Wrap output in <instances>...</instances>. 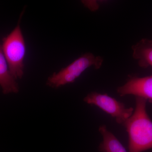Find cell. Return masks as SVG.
Segmentation results:
<instances>
[{
    "instance_id": "cell-1",
    "label": "cell",
    "mask_w": 152,
    "mask_h": 152,
    "mask_svg": "<svg viewBox=\"0 0 152 152\" xmlns=\"http://www.w3.org/2000/svg\"><path fill=\"white\" fill-rule=\"evenodd\" d=\"M145 99L136 97L135 108L125 122L129 136V152H143L152 148V121L146 111Z\"/></svg>"
},
{
    "instance_id": "cell-2",
    "label": "cell",
    "mask_w": 152,
    "mask_h": 152,
    "mask_svg": "<svg viewBox=\"0 0 152 152\" xmlns=\"http://www.w3.org/2000/svg\"><path fill=\"white\" fill-rule=\"evenodd\" d=\"M1 47L11 74L16 80L22 78L24 75V61L26 49L19 23L8 35L4 38Z\"/></svg>"
},
{
    "instance_id": "cell-3",
    "label": "cell",
    "mask_w": 152,
    "mask_h": 152,
    "mask_svg": "<svg viewBox=\"0 0 152 152\" xmlns=\"http://www.w3.org/2000/svg\"><path fill=\"white\" fill-rule=\"evenodd\" d=\"M103 61V59L101 56H96L91 53H87L58 72L54 73L49 77L47 84L52 88H58L72 83L90 67L99 69Z\"/></svg>"
},
{
    "instance_id": "cell-4",
    "label": "cell",
    "mask_w": 152,
    "mask_h": 152,
    "mask_svg": "<svg viewBox=\"0 0 152 152\" xmlns=\"http://www.w3.org/2000/svg\"><path fill=\"white\" fill-rule=\"evenodd\" d=\"M84 101L89 104L97 106L114 118L118 124L123 126L134 111L133 108L126 107L124 103L107 94L93 92L87 95Z\"/></svg>"
},
{
    "instance_id": "cell-5",
    "label": "cell",
    "mask_w": 152,
    "mask_h": 152,
    "mask_svg": "<svg viewBox=\"0 0 152 152\" xmlns=\"http://www.w3.org/2000/svg\"><path fill=\"white\" fill-rule=\"evenodd\" d=\"M121 96L133 95L152 103V75L138 77H130L126 84L117 89Z\"/></svg>"
},
{
    "instance_id": "cell-6",
    "label": "cell",
    "mask_w": 152,
    "mask_h": 152,
    "mask_svg": "<svg viewBox=\"0 0 152 152\" xmlns=\"http://www.w3.org/2000/svg\"><path fill=\"white\" fill-rule=\"evenodd\" d=\"M0 86L4 94L17 93L19 87L16 79L11 74L7 62L0 44Z\"/></svg>"
},
{
    "instance_id": "cell-7",
    "label": "cell",
    "mask_w": 152,
    "mask_h": 152,
    "mask_svg": "<svg viewBox=\"0 0 152 152\" xmlns=\"http://www.w3.org/2000/svg\"><path fill=\"white\" fill-rule=\"evenodd\" d=\"M99 131L103 137L102 142L98 148L100 152H128L116 137L108 129L106 125H101Z\"/></svg>"
},
{
    "instance_id": "cell-8",
    "label": "cell",
    "mask_w": 152,
    "mask_h": 152,
    "mask_svg": "<svg viewBox=\"0 0 152 152\" xmlns=\"http://www.w3.org/2000/svg\"><path fill=\"white\" fill-rule=\"evenodd\" d=\"M133 56L138 61L139 64L143 67H152V41L142 39L133 46Z\"/></svg>"
}]
</instances>
